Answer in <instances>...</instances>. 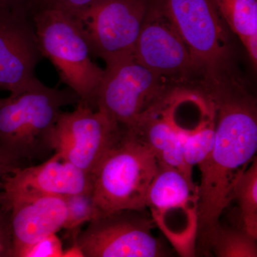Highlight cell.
Here are the masks:
<instances>
[{"mask_svg": "<svg viewBox=\"0 0 257 257\" xmlns=\"http://www.w3.org/2000/svg\"><path fill=\"white\" fill-rule=\"evenodd\" d=\"M202 87L215 108L216 124L214 147L199 165L196 251H201L221 225L236 176L256 157L257 150L256 106L252 96L228 73L206 79Z\"/></svg>", "mask_w": 257, "mask_h": 257, "instance_id": "6da1fadb", "label": "cell"}, {"mask_svg": "<svg viewBox=\"0 0 257 257\" xmlns=\"http://www.w3.org/2000/svg\"><path fill=\"white\" fill-rule=\"evenodd\" d=\"M79 99L69 88L47 87L38 79L0 98V156L20 167L54 151L53 133L62 107Z\"/></svg>", "mask_w": 257, "mask_h": 257, "instance_id": "7a4b0ae2", "label": "cell"}, {"mask_svg": "<svg viewBox=\"0 0 257 257\" xmlns=\"http://www.w3.org/2000/svg\"><path fill=\"white\" fill-rule=\"evenodd\" d=\"M158 168L153 152L124 128L116 145L92 175V195L101 216L145 211L149 187Z\"/></svg>", "mask_w": 257, "mask_h": 257, "instance_id": "3957f363", "label": "cell"}, {"mask_svg": "<svg viewBox=\"0 0 257 257\" xmlns=\"http://www.w3.org/2000/svg\"><path fill=\"white\" fill-rule=\"evenodd\" d=\"M43 57L52 62L60 81L79 102L96 109V95L104 69L91 58L87 40L73 17L60 10H30Z\"/></svg>", "mask_w": 257, "mask_h": 257, "instance_id": "277c9868", "label": "cell"}, {"mask_svg": "<svg viewBox=\"0 0 257 257\" xmlns=\"http://www.w3.org/2000/svg\"><path fill=\"white\" fill-rule=\"evenodd\" d=\"M146 208L150 209L155 224L181 256H195L198 186L193 180L158 162L147 192Z\"/></svg>", "mask_w": 257, "mask_h": 257, "instance_id": "5b68a950", "label": "cell"}, {"mask_svg": "<svg viewBox=\"0 0 257 257\" xmlns=\"http://www.w3.org/2000/svg\"><path fill=\"white\" fill-rule=\"evenodd\" d=\"M167 78L152 72L135 56L106 64L96 95V108L123 128L133 126L170 90Z\"/></svg>", "mask_w": 257, "mask_h": 257, "instance_id": "8992f818", "label": "cell"}, {"mask_svg": "<svg viewBox=\"0 0 257 257\" xmlns=\"http://www.w3.org/2000/svg\"><path fill=\"white\" fill-rule=\"evenodd\" d=\"M168 15L204 76L227 71L229 35L214 0H155Z\"/></svg>", "mask_w": 257, "mask_h": 257, "instance_id": "52a82bcc", "label": "cell"}, {"mask_svg": "<svg viewBox=\"0 0 257 257\" xmlns=\"http://www.w3.org/2000/svg\"><path fill=\"white\" fill-rule=\"evenodd\" d=\"M123 133L105 111L78 102L73 111L61 112L54 128V151L92 175Z\"/></svg>", "mask_w": 257, "mask_h": 257, "instance_id": "ba28073f", "label": "cell"}, {"mask_svg": "<svg viewBox=\"0 0 257 257\" xmlns=\"http://www.w3.org/2000/svg\"><path fill=\"white\" fill-rule=\"evenodd\" d=\"M148 0H99L73 17L92 55L106 64L134 55Z\"/></svg>", "mask_w": 257, "mask_h": 257, "instance_id": "9c48e42d", "label": "cell"}, {"mask_svg": "<svg viewBox=\"0 0 257 257\" xmlns=\"http://www.w3.org/2000/svg\"><path fill=\"white\" fill-rule=\"evenodd\" d=\"M145 211L124 210L90 222L76 237L84 257H161L168 251Z\"/></svg>", "mask_w": 257, "mask_h": 257, "instance_id": "30bf717a", "label": "cell"}, {"mask_svg": "<svg viewBox=\"0 0 257 257\" xmlns=\"http://www.w3.org/2000/svg\"><path fill=\"white\" fill-rule=\"evenodd\" d=\"M42 58L28 5L0 6V89L16 92L33 82Z\"/></svg>", "mask_w": 257, "mask_h": 257, "instance_id": "8fae6325", "label": "cell"}, {"mask_svg": "<svg viewBox=\"0 0 257 257\" xmlns=\"http://www.w3.org/2000/svg\"><path fill=\"white\" fill-rule=\"evenodd\" d=\"M136 60L165 78H187L197 72L192 55L172 20L155 0L146 14L134 52Z\"/></svg>", "mask_w": 257, "mask_h": 257, "instance_id": "7c38bea8", "label": "cell"}, {"mask_svg": "<svg viewBox=\"0 0 257 257\" xmlns=\"http://www.w3.org/2000/svg\"><path fill=\"white\" fill-rule=\"evenodd\" d=\"M92 175L58 152L40 165L17 167L5 176L3 196L45 194L66 196L92 190Z\"/></svg>", "mask_w": 257, "mask_h": 257, "instance_id": "4fadbf2b", "label": "cell"}, {"mask_svg": "<svg viewBox=\"0 0 257 257\" xmlns=\"http://www.w3.org/2000/svg\"><path fill=\"white\" fill-rule=\"evenodd\" d=\"M9 212L13 257L20 248L63 229L67 217L63 197L45 194L3 196L2 207Z\"/></svg>", "mask_w": 257, "mask_h": 257, "instance_id": "5bb4252c", "label": "cell"}, {"mask_svg": "<svg viewBox=\"0 0 257 257\" xmlns=\"http://www.w3.org/2000/svg\"><path fill=\"white\" fill-rule=\"evenodd\" d=\"M223 21L236 34L257 63V0H214Z\"/></svg>", "mask_w": 257, "mask_h": 257, "instance_id": "9a60e30c", "label": "cell"}, {"mask_svg": "<svg viewBox=\"0 0 257 257\" xmlns=\"http://www.w3.org/2000/svg\"><path fill=\"white\" fill-rule=\"evenodd\" d=\"M231 200L239 204L243 229L257 238V159L243 169L235 179Z\"/></svg>", "mask_w": 257, "mask_h": 257, "instance_id": "2e32d148", "label": "cell"}, {"mask_svg": "<svg viewBox=\"0 0 257 257\" xmlns=\"http://www.w3.org/2000/svg\"><path fill=\"white\" fill-rule=\"evenodd\" d=\"M257 238L243 227L220 226L208 240L204 251H213L218 257H256Z\"/></svg>", "mask_w": 257, "mask_h": 257, "instance_id": "e0dca14e", "label": "cell"}, {"mask_svg": "<svg viewBox=\"0 0 257 257\" xmlns=\"http://www.w3.org/2000/svg\"><path fill=\"white\" fill-rule=\"evenodd\" d=\"M216 112L214 111L201 120L192 128L177 127L184 137V155L186 163L191 168L202 164L214 147L215 138Z\"/></svg>", "mask_w": 257, "mask_h": 257, "instance_id": "ac0fdd59", "label": "cell"}, {"mask_svg": "<svg viewBox=\"0 0 257 257\" xmlns=\"http://www.w3.org/2000/svg\"><path fill=\"white\" fill-rule=\"evenodd\" d=\"M64 198L67 204V217L63 229L70 231L73 236L79 234V229L82 225L101 216L93 199L92 190Z\"/></svg>", "mask_w": 257, "mask_h": 257, "instance_id": "d6986e66", "label": "cell"}, {"mask_svg": "<svg viewBox=\"0 0 257 257\" xmlns=\"http://www.w3.org/2000/svg\"><path fill=\"white\" fill-rule=\"evenodd\" d=\"M63 251L62 241L53 234L23 246L15 253L14 257H62Z\"/></svg>", "mask_w": 257, "mask_h": 257, "instance_id": "ffe728a7", "label": "cell"}, {"mask_svg": "<svg viewBox=\"0 0 257 257\" xmlns=\"http://www.w3.org/2000/svg\"><path fill=\"white\" fill-rule=\"evenodd\" d=\"M99 0H31L30 10L54 9L60 10L71 16L82 13Z\"/></svg>", "mask_w": 257, "mask_h": 257, "instance_id": "44dd1931", "label": "cell"}, {"mask_svg": "<svg viewBox=\"0 0 257 257\" xmlns=\"http://www.w3.org/2000/svg\"><path fill=\"white\" fill-rule=\"evenodd\" d=\"M13 250L9 212L0 207V257H13Z\"/></svg>", "mask_w": 257, "mask_h": 257, "instance_id": "7402d4cb", "label": "cell"}, {"mask_svg": "<svg viewBox=\"0 0 257 257\" xmlns=\"http://www.w3.org/2000/svg\"><path fill=\"white\" fill-rule=\"evenodd\" d=\"M15 167H17L7 162L0 156V207H2L3 203V184L5 176L9 174Z\"/></svg>", "mask_w": 257, "mask_h": 257, "instance_id": "603a6c76", "label": "cell"}, {"mask_svg": "<svg viewBox=\"0 0 257 257\" xmlns=\"http://www.w3.org/2000/svg\"><path fill=\"white\" fill-rule=\"evenodd\" d=\"M31 0H0V6L15 7L28 5Z\"/></svg>", "mask_w": 257, "mask_h": 257, "instance_id": "cb8c5ba5", "label": "cell"}]
</instances>
